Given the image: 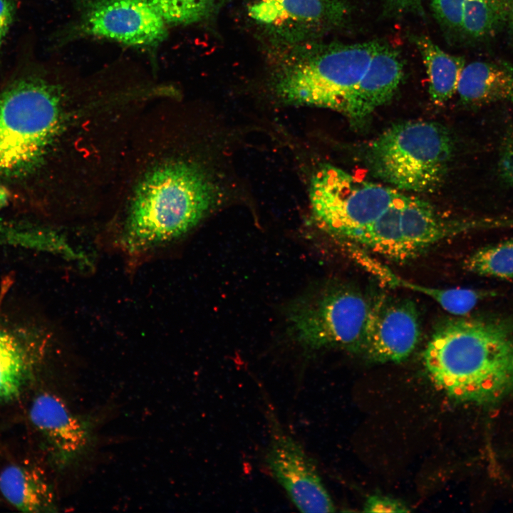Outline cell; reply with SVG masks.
<instances>
[{"label": "cell", "instance_id": "6da1fadb", "mask_svg": "<svg viewBox=\"0 0 513 513\" xmlns=\"http://www.w3.org/2000/svg\"><path fill=\"white\" fill-rule=\"evenodd\" d=\"M423 358L432 382L451 399L496 405L513 394V322L450 318L435 331Z\"/></svg>", "mask_w": 513, "mask_h": 513}, {"label": "cell", "instance_id": "7a4b0ae2", "mask_svg": "<svg viewBox=\"0 0 513 513\" xmlns=\"http://www.w3.org/2000/svg\"><path fill=\"white\" fill-rule=\"evenodd\" d=\"M219 188L201 166L169 161L138 185L120 237L131 256L165 248L193 229L216 205Z\"/></svg>", "mask_w": 513, "mask_h": 513}, {"label": "cell", "instance_id": "3957f363", "mask_svg": "<svg viewBox=\"0 0 513 513\" xmlns=\"http://www.w3.org/2000/svg\"><path fill=\"white\" fill-rule=\"evenodd\" d=\"M380 43L293 44L271 78L274 95L289 105H307L345 113L348 100Z\"/></svg>", "mask_w": 513, "mask_h": 513}, {"label": "cell", "instance_id": "277c9868", "mask_svg": "<svg viewBox=\"0 0 513 513\" xmlns=\"http://www.w3.org/2000/svg\"><path fill=\"white\" fill-rule=\"evenodd\" d=\"M61 91L38 77L15 81L0 93V180L28 175L60 130Z\"/></svg>", "mask_w": 513, "mask_h": 513}, {"label": "cell", "instance_id": "5b68a950", "mask_svg": "<svg viewBox=\"0 0 513 513\" xmlns=\"http://www.w3.org/2000/svg\"><path fill=\"white\" fill-rule=\"evenodd\" d=\"M449 131L435 122L394 124L366 152L370 172L398 190L432 192L444 181L453 154Z\"/></svg>", "mask_w": 513, "mask_h": 513}, {"label": "cell", "instance_id": "8992f818", "mask_svg": "<svg viewBox=\"0 0 513 513\" xmlns=\"http://www.w3.org/2000/svg\"><path fill=\"white\" fill-rule=\"evenodd\" d=\"M371 302L345 285H328L290 304L286 315L294 341L304 348L362 351Z\"/></svg>", "mask_w": 513, "mask_h": 513}, {"label": "cell", "instance_id": "52a82bcc", "mask_svg": "<svg viewBox=\"0 0 513 513\" xmlns=\"http://www.w3.org/2000/svg\"><path fill=\"white\" fill-rule=\"evenodd\" d=\"M404 193L359 179L331 165L321 166L309 186L314 219L330 234L350 241Z\"/></svg>", "mask_w": 513, "mask_h": 513}, {"label": "cell", "instance_id": "ba28073f", "mask_svg": "<svg viewBox=\"0 0 513 513\" xmlns=\"http://www.w3.org/2000/svg\"><path fill=\"white\" fill-rule=\"evenodd\" d=\"M270 440L264 455L269 472L302 512H333L335 507L311 458L268 408Z\"/></svg>", "mask_w": 513, "mask_h": 513}, {"label": "cell", "instance_id": "9c48e42d", "mask_svg": "<svg viewBox=\"0 0 513 513\" xmlns=\"http://www.w3.org/2000/svg\"><path fill=\"white\" fill-rule=\"evenodd\" d=\"M75 34L152 46L167 34L166 23L144 0H76Z\"/></svg>", "mask_w": 513, "mask_h": 513}, {"label": "cell", "instance_id": "30bf717a", "mask_svg": "<svg viewBox=\"0 0 513 513\" xmlns=\"http://www.w3.org/2000/svg\"><path fill=\"white\" fill-rule=\"evenodd\" d=\"M29 418L46 440L59 469L81 461L95 444L96 417L73 412L54 394L44 392L38 395L30 407Z\"/></svg>", "mask_w": 513, "mask_h": 513}, {"label": "cell", "instance_id": "8fae6325", "mask_svg": "<svg viewBox=\"0 0 513 513\" xmlns=\"http://www.w3.org/2000/svg\"><path fill=\"white\" fill-rule=\"evenodd\" d=\"M247 13L269 34L293 45L342 23L347 8L338 0H252Z\"/></svg>", "mask_w": 513, "mask_h": 513}, {"label": "cell", "instance_id": "7c38bea8", "mask_svg": "<svg viewBox=\"0 0 513 513\" xmlns=\"http://www.w3.org/2000/svg\"><path fill=\"white\" fill-rule=\"evenodd\" d=\"M420 328L415 304L382 297L371 302L363 351L372 361L400 363L415 350Z\"/></svg>", "mask_w": 513, "mask_h": 513}, {"label": "cell", "instance_id": "4fadbf2b", "mask_svg": "<svg viewBox=\"0 0 513 513\" xmlns=\"http://www.w3.org/2000/svg\"><path fill=\"white\" fill-rule=\"evenodd\" d=\"M403 77V63L398 52L380 43L348 100L344 114L350 123L363 125L376 108L393 98Z\"/></svg>", "mask_w": 513, "mask_h": 513}, {"label": "cell", "instance_id": "5bb4252c", "mask_svg": "<svg viewBox=\"0 0 513 513\" xmlns=\"http://www.w3.org/2000/svg\"><path fill=\"white\" fill-rule=\"evenodd\" d=\"M457 93L467 104L513 103V66L502 62H472L461 72Z\"/></svg>", "mask_w": 513, "mask_h": 513}, {"label": "cell", "instance_id": "9a60e30c", "mask_svg": "<svg viewBox=\"0 0 513 513\" xmlns=\"http://www.w3.org/2000/svg\"><path fill=\"white\" fill-rule=\"evenodd\" d=\"M352 251L353 256L363 267L388 285L408 289L429 296L446 311L456 316H467L480 301L496 295L495 292L489 290L440 289L416 284L402 279L363 252L353 247Z\"/></svg>", "mask_w": 513, "mask_h": 513}, {"label": "cell", "instance_id": "2e32d148", "mask_svg": "<svg viewBox=\"0 0 513 513\" xmlns=\"http://www.w3.org/2000/svg\"><path fill=\"white\" fill-rule=\"evenodd\" d=\"M0 492L12 506L24 512L56 511L51 484L37 468L11 465L0 473Z\"/></svg>", "mask_w": 513, "mask_h": 513}, {"label": "cell", "instance_id": "e0dca14e", "mask_svg": "<svg viewBox=\"0 0 513 513\" xmlns=\"http://www.w3.org/2000/svg\"><path fill=\"white\" fill-rule=\"evenodd\" d=\"M415 41L428 76L430 98L437 105L443 104L457 92L465 61L445 52L427 36Z\"/></svg>", "mask_w": 513, "mask_h": 513}, {"label": "cell", "instance_id": "ac0fdd59", "mask_svg": "<svg viewBox=\"0 0 513 513\" xmlns=\"http://www.w3.org/2000/svg\"><path fill=\"white\" fill-rule=\"evenodd\" d=\"M27 372V358L19 339L0 328V403L16 398Z\"/></svg>", "mask_w": 513, "mask_h": 513}, {"label": "cell", "instance_id": "d6986e66", "mask_svg": "<svg viewBox=\"0 0 513 513\" xmlns=\"http://www.w3.org/2000/svg\"><path fill=\"white\" fill-rule=\"evenodd\" d=\"M464 267L480 276L513 281V239L477 249L465 260Z\"/></svg>", "mask_w": 513, "mask_h": 513}, {"label": "cell", "instance_id": "ffe728a7", "mask_svg": "<svg viewBox=\"0 0 513 513\" xmlns=\"http://www.w3.org/2000/svg\"><path fill=\"white\" fill-rule=\"evenodd\" d=\"M506 17L505 0H465L462 30L473 38L493 32Z\"/></svg>", "mask_w": 513, "mask_h": 513}, {"label": "cell", "instance_id": "44dd1931", "mask_svg": "<svg viewBox=\"0 0 513 513\" xmlns=\"http://www.w3.org/2000/svg\"><path fill=\"white\" fill-rule=\"evenodd\" d=\"M167 24H190L212 17L222 0H144Z\"/></svg>", "mask_w": 513, "mask_h": 513}, {"label": "cell", "instance_id": "7402d4cb", "mask_svg": "<svg viewBox=\"0 0 513 513\" xmlns=\"http://www.w3.org/2000/svg\"><path fill=\"white\" fill-rule=\"evenodd\" d=\"M465 0H432V8L435 16L445 26L462 28Z\"/></svg>", "mask_w": 513, "mask_h": 513}, {"label": "cell", "instance_id": "603a6c76", "mask_svg": "<svg viewBox=\"0 0 513 513\" xmlns=\"http://www.w3.org/2000/svg\"><path fill=\"white\" fill-rule=\"evenodd\" d=\"M410 509L394 497L375 494L369 496L363 505L365 512H408Z\"/></svg>", "mask_w": 513, "mask_h": 513}, {"label": "cell", "instance_id": "cb8c5ba5", "mask_svg": "<svg viewBox=\"0 0 513 513\" xmlns=\"http://www.w3.org/2000/svg\"><path fill=\"white\" fill-rule=\"evenodd\" d=\"M498 170L502 178L513 187V131L509 133L502 141Z\"/></svg>", "mask_w": 513, "mask_h": 513}, {"label": "cell", "instance_id": "d4e9b609", "mask_svg": "<svg viewBox=\"0 0 513 513\" xmlns=\"http://www.w3.org/2000/svg\"><path fill=\"white\" fill-rule=\"evenodd\" d=\"M16 11L14 0H0V49L14 21Z\"/></svg>", "mask_w": 513, "mask_h": 513}, {"label": "cell", "instance_id": "484cf974", "mask_svg": "<svg viewBox=\"0 0 513 513\" xmlns=\"http://www.w3.org/2000/svg\"><path fill=\"white\" fill-rule=\"evenodd\" d=\"M383 6L392 14L423 11V0H381Z\"/></svg>", "mask_w": 513, "mask_h": 513}, {"label": "cell", "instance_id": "4316f807", "mask_svg": "<svg viewBox=\"0 0 513 513\" xmlns=\"http://www.w3.org/2000/svg\"><path fill=\"white\" fill-rule=\"evenodd\" d=\"M506 3V17L509 20V23L513 28V0H505Z\"/></svg>", "mask_w": 513, "mask_h": 513}]
</instances>
